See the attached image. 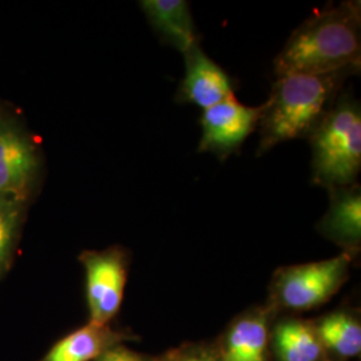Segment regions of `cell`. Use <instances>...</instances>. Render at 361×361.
I'll list each match as a JSON object with an SVG mask.
<instances>
[{"mask_svg": "<svg viewBox=\"0 0 361 361\" xmlns=\"http://www.w3.org/2000/svg\"><path fill=\"white\" fill-rule=\"evenodd\" d=\"M361 67V3L343 1L310 16L274 58L277 77Z\"/></svg>", "mask_w": 361, "mask_h": 361, "instance_id": "1", "label": "cell"}, {"mask_svg": "<svg viewBox=\"0 0 361 361\" xmlns=\"http://www.w3.org/2000/svg\"><path fill=\"white\" fill-rule=\"evenodd\" d=\"M360 73L348 67L328 74H289L276 79L258 122L257 155L276 145L307 138L334 107L345 80Z\"/></svg>", "mask_w": 361, "mask_h": 361, "instance_id": "2", "label": "cell"}, {"mask_svg": "<svg viewBox=\"0 0 361 361\" xmlns=\"http://www.w3.org/2000/svg\"><path fill=\"white\" fill-rule=\"evenodd\" d=\"M312 182L326 190L355 185L361 170V107L341 92L312 131Z\"/></svg>", "mask_w": 361, "mask_h": 361, "instance_id": "3", "label": "cell"}, {"mask_svg": "<svg viewBox=\"0 0 361 361\" xmlns=\"http://www.w3.org/2000/svg\"><path fill=\"white\" fill-rule=\"evenodd\" d=\"M352 261L347 253H341L323 261L277 269L269 286L268 305L276 312H304L323 305L348 280Z\"/></svg>", "mask_w": 361, "mask_h": 361, "instance_id": "4", "label": "cell"}, {"mask_svg": "<svg viewBox=\"0 0 361 361\" xmlns=\"http://www.w3.org/2000/svg\"><path fill=\"white\" fill-rule=\"evenodd\" d=\"M79 261L86 273L89 323L109 325L121 310L129 273V252L122 246L85 250Z\"/></svg>", "mask_w": 361, "mask_h": 361, "instance_id": "5", "label": "cell"}, {"mask_svg": "<svg viewBox=\"0 0 361 361\" xmlns=\"http://www.w3.org/2000/svg\"><path fill=\"white\" fill-rule=\"evenodd\" d=\"M261 114L262 104L258 107L245 106L235 97L204 110L198 153H213L219 159L240 153L246 138L257 130Z\"/></svg>", "mask_w": 361, "mask_h": 361, "instance_id": "6", "label": "cell"}, {"mask_svg": "<svg viewBox=\"0 0 361 361\" xmlns=\"http://www.w3.org/2000/svg\"><path fill=\"white\" fill-rule=\"evenodd\" d=\"M38 171L37 143L19 123L0 114V195L27 201Z\"/></svg>", "mask_w": 361, "mask_h": 361, "instance_id": "7", "label": "cell"}, {"mask_svg": "<svg viewBox=\"0 0 361 361\" xmlns=\"http://www.w3.org/2000/svg\"><path fill=\"white\" fill-rule=\"evenodd\" d=\"M276 313L267 304L238 314L214 344L219 361H271V319Z\"/></svg>", "mask_w": 361, "mask_h": 361, "instance_id": "8", "label": "cell"}, {"mask_svg": "<svg viewBox=\"0 0 361 361\" xmlns=\"http://www.w3.org/2000/svg\"><path fill=\"white\" fill-rule=\"evenodd\" d=\"M185 77L176 95L178 104H195L202 110L234 97V83L226 71L210 59L197 43L183 54Z\"/></svg>", "mask_w": 361, "mask_h": 361, "instance_id": "9", "label": "cell"}, {"mask_svg": "<svg viewBox=\"0 0 361 361\" xmlns=\"http://www.w3.org/2000/svg\"><path fill=\"white\" fill-rule=\"evenodd\" d=\"M328 192L329 207L317 224V231L355 259L361 246L360 185L355 183Z\"/></svg>", "mask_w": 361, "mask_h": 361, "instance_id": "10", "label": "cell"}, {"mask_svg": "<svg viewBox=\"0 0 361 361\" xmlns=\"http://www.w3.org/2000/svg\"><path fill=\"white\" fill-rule=\"evenodd\" d=\"M150 26L165 44L185 54L200 37L189 3L185 0H143L140 1Z\"/></svg>", "mask_w": 361, "mask_h": 361, "instance_id": "11", "label": "cell"}, {"mask_svg": "<svg viewBox=\"0 0 361 361\" xmlns=\"http://www.w3.org/2000/svg\"><path fill=\"white\" fill-rule=\"evenodd\" d=\"M129 336L109 325L89 323L65 336L39 361H95Z\"/></svg>", "mask_w": 361, "mask_h": 361, "instance_id": "12", "label": "cell"}, {"mask_svg": "<svg viewBox=\"0 0 361 361\" xmlns=\"http://www.w3.org/2000/svg\"><path fill=\"white\" fill-rule=\"evenodd\" d=\"M271 347L277 361H329L313 322L283 319L271 325Z\"/></svg>", "mask_w": 361, "mask_h": 361, "instance_id": "13", "label": "cell"}, {"mask_svg": "<svg viewBox=\"0 0 361 361\" xmlns=\"http://www.w3.org/2000/svg\"><path fill=\"white\" fill-rule=\"evenodd\" d=\"M329 361H344L361 352V325L348 310H336L313 322Z\"/></svg>", "mask_w": 361, "mask_h": 361, "instance_id": "14", "label": "cell"}, {"mask_svg": "<svg viewBox=\"0 0 361 361\" xmlns=\"http://www.w3.org/2000/svg\"><path fill=\"white\" fill-rule=\"evenodd\" d=\"M26 201L0 195V281L13 265Z\"/></svg>", "mask_w": 361, "mask_h": 361, "instance_id": "15", "label": "cell"}, {"mask_svg": "<svg viewBox=\"0 0 361 361\" xmlns=\"http://www.w3.org/2000/svg\"><path fill=\"white\" fill-rule=\"evenodd\" d=\"M161 361H219L214 344H185L161 356Z\"/></svg>", "mask_w": 361, "mask_h": 361, "instance_id": "16", "label": "cell"}, {"mask_svg": "<svg viewBox=\"0 0 361 361\" xmlns=\"http://www.w3.org/2000/svg\"><path fill=\"white\" fill-rule=\"evenodd\" d=\"M95 361H161V356L153 357L147 355H141L119 344L104 352V355Z\"/></svg>", "mask_w": 361, "mask_h": 361, "instance_id": "17", "label": "cell"}]
</instances>
